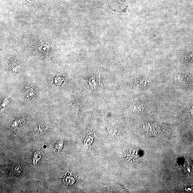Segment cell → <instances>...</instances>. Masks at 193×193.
<instances>
[{"instance_id":"6da1fadb","label":"cell","mask_w":193,"mask_h":193,"mask_svg":"<svg viewBox=\"0 0 193 193\" xmlns=\"http://www.w3.org/2000/svg\"><path fill=\"white\" fill-rule=\"evenodd\" d=\"M167 126L160 124L148 123L144 130L151 137L168 139L171 137V132Z\"/></svg>"},{"instance_id":"7a4b0ae2","label":"cell","mask_w":193,"mask_h":193,"mask_svg":"<svg viewBox=\"0 0 193 193\" xmlns=\"http://www.w3.org/2000/svg\"><path fill=\"white\" fill-rule=\"evenodd\" d=\"M52 43L50 40L44 38L37 40L32 44V48L37 52L44 54L47 53L50 49Z\"/></svg>"},{"instance_id":"3957f363","label":"cell","mask_w":193,"mask_h":193,"mask_svg":"<svg viewBox=\"0 0 193 193\" xmlns=\"http://www.w3.org/2000/svg\"><path fill=\"white\" fill-rule=\"evenodd\" d=\"M31 88H26L25 90V94L29 98L32 97L34 95V92L32 89Z\"/></svg>"},{"instance_id":"277c9868","label":"cell","mask_w":193,"mask_h":193,"mask_svg":"<svg viewBox=\"0 0 193 193\" xmlns=\"http://www.w3.org/2000/svg\"><path fill=\"white\" fill-rule=\"evenodd\" d=\"M122 0H111L112 1L113 4H115L116 6H117V4L119 5V4H120Z\"/></svg>"}]
</instances>
